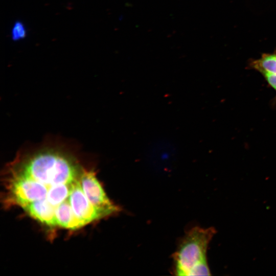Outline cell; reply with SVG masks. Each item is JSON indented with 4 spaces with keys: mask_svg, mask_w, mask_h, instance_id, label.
<instances>
[{
    "mask_svg": "<svg viewBox=\"0 0 276 276\" xmlns=\"http://www.w3.org/2000/svg\"><path fill=\"white\" fill-rule=\"evenodd\" d=\"M215 233L214 227L204 228L198 226L192 228L187 233L173 256L176 275H211L206 253Z\"/></svg>",
    "mask_w": 276,
    "mask_h": 276,
    "instance_id": "6da1fadb",
    "label": "cell"
},
{
    "mask_svg": "<svg viewBox=\"0 0 276 276\" xmlns=\"http://www.w3.org/2000/svg\"><path fill=\"white\" fill-rule=\"evenodd\" d=\"M82 188L90 202L105 217L119 211V208L106 195L93 170L84 168L80 177Z\"/></svg>",
    "mask_w": 276,
    "mask_h": 276,
    "instance_id": "7a4b0ae2",
    "label": "cell"
},
{
    "mask_svg": "<svg viewBox=\"0 0 276 276\" xmlns=\"http://www.w3.org/2000/svg\"><path fill=\"white\" fill-rule=\"evenodd\" d=\"M250 66L261 74L276 75V53L263 54L258 59L252 61Z\"/></svg>",
    "mask_w": 276,
    "mask_h": 276,
    "instance_id": "3957f363",
    "label": "cell"
},
{
    "mask_svg": "<svg viewBox=\"0 0 276 276\" xmlns=\"http://www.w3.org/2000/svg\"><path fill=\"white\" fill-rule=\"evenodd\" d=\"M26 35L27 30L25 25L20 21L15 22L11 31L12 39L17 41L24 38Z\"/></svg>",
    "mask_w": 276,
    "mask_h": 276,
    "instance_id": "277c9868",
    "label": "cell"
},
{
    "mask_svg": "<svg viewBox=\"0 0 276 276\" xmlns=\"http://www.w3.org/2000/svg\"><path fill=\"white\" fill-rule=\"evenodd\" d=\"M269 86L273 88L276 93V75L264 73L261 74ZM271 105L276 108V96L272 100Z\"/></svg>",
    "mask_w": 276,
    "mask_h": 276,
    "instance_id": "5b68a950",
    "label": "cell"
}]
</instances>
